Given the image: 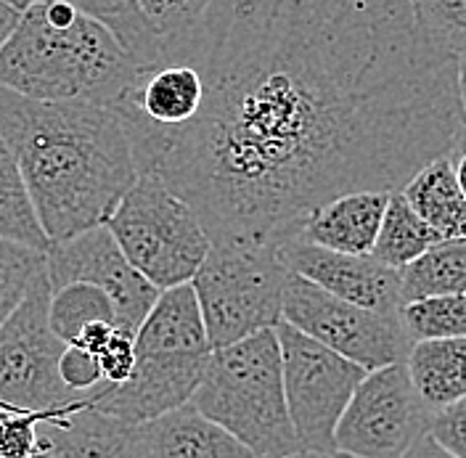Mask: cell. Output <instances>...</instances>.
Instances as JSON below:
<instances>
[{"mask_svg": "<svg viewBox=\"0 0 466 458\" xmlns=\"http://www.w3.org/2000/svg\"><path fill=\"white\" fill-rule=\"evenodd\" d=\"M165 51L197 64L202 109L133 138L136 162L212 241H294L323 204L403 191L464 144L456 58L416 0H212Z\"/></svg>", "mask_w": 466, "mask_h": 458, "instance_id": "obj_1", "label": "cell"}, {"mask_svg": "<svg viewBox=\"0 0 466 458\" xmlns=\"http://www.w3.org/2000/svg\"><path fill=\"white\" fill-rule=\"evenodd\" d=\"M0 133L51 244L106 226L141 178L122 115L109 104L32 101L0 87Z\"/></svg>", "mask_w": 466, "mask_h": 458, "instance_id": "obj_2", "label": "cell"}, {"mask_svg": "<svg viewBox=\"0 0 466 458\" xmlns=\"http://www.w3.org/2000/svg\"><path fill=\"white\" fill-rule=\"evenodd\" d=\"M138 64L115 35L66 0L22 11L0 48V87L32 101H93L116 107Z\"/></svg>", "mask_w": 466, "mask_h": 458, "instance_id": "obj_3", "label": "cell"}, {"mask_svg": "<svg viewBox=\"0 0 466 458\" xmlns=\"http://www.w3.org/2000/svg\"><path fill=\"white\" fill-rule=\"evenodd\" d=\"M212 352L194 287L167 289L136 331L133 373L122 384H109L93 408L136 427L188 405Z\"/></svg>", "mask_w": 466, "mask_h": 458, "instance_id": "obj_4", "label": "cell"}, {"mask_svg": "<svg viewBox=\"0 0 466 458\" xmlns=\"http://www.w3.org/2000/svg\"><path fill=\"white\" fill-rule=\"evenodd\" d=\"M191 405L255 458H287L299 451L276 329L215 350Z\"/></svg>", "mask_w": 466, "mask_h": 458, "instance_id": "obj_5", "label": "cell"}, {"mask_svg": "<svg viewBox=\"0 0 466 458\" xmlns=\"http://www.w3.org/2000/svg\"><path fill=\"white\" fill-rule=\"evenodd\" d=\"M289 276L284 244L258 239L212 241L191 281L212 350L276 329L284 321Z\"/></svg>", "mask_w": 466, "mask_h": 458, "instance_id": "obj_6", "label": "cell"}, {"mask_svg": "<svg viewBox=\"0 0 466 458\" xmlns=\"http://www.w3.org/2000/svg\"><path fill=\"white\" fill-rule=\"evenodd\" d=\"M106 229L127 262L159 291L191 284L212 249L197 212L151 172H141Z\"/></svg>", "mask_w": 466, "mask_h": 458, "instance_id": "obj_7", "label": "cell"}, {"mask_svg": "<svg viewBox=\"0 0 466 458\" xmlns=\"http://www.w3.org/2000/svg\"><path fill=\"white\" fill-rule=\"evenodd\" d=\"M51 291L43 270L22 305L0 326V405L5 408L46 413L90 402L72 395L58 376V358L66 344L51 329Z\"/></svg>", "mask_w": 466, "mask_h": 458, "instance_id": "obj_8", "label": "cell"}, {"mask_svg": "<svg viewBox=\"0 0 466 458\" xmlns=\"http://www.w3.org/2000/svg\"><path fill=\"white\" fill-rule=\"evenodd\" d=\"M284 321L366 371L406 363L413 347L400 313L345 302L294 273L284 289Z\"/></svg>", "mask_w": 466, "mask_h": 458, "instance_id": "obj_9", "label": "cell"}, {"mask_svg": "<svg viewBox=\"0 0 466 458\" xmlns=\"http://www.w3.org/2000/svg\"><path fill=\"white\" fill-rule=\"evenodd\" d=\"M284 361V390L299 451H334V432L366 379V369L281 321L276 326Z\"/></svg>", "mask_w": 466, "mask_h": 458, "instance_id": "obj_10", "label": "cell"}, {"mask_svg": "<svg viewBox=\"0 0 466 458\" xmlns=\"http://www.w3.org/2000/svg\"><path fill=\"white\" fill-rule=\"evenodd\" d=\"M435 411L424 402L406 363L366 373L334 432L337 451L355 458H403L432 427Z\"/></svg>", "mask_w": 466, "mask_h": 458, "instance_id": "obj_11", "label": "cell"}, {"mask_svg": "<svg viewBox=\"0 0 466 458\" xmlns=\"http://www.w3.org/2000/svg\"><path fill=\"white\" fill-rule=\"evenodd\" d=\"M46 273L51 289L80 281L106 291L115 305L116 326L133 337L162 294L127 262L106 226L54 241L46 252Z\"/></svg>", "mask_w": 466, "mask_h": 458, "instance_id": "obj_12", "label": "cell"}, {"mask_svg": "<svg viewBox=\"0 0 466 458\" xmlns=\"http://www.w3.org/2000/svg\"><path fill=\"white\" fill-rule=\"evenodd\" d=\"M284 260L294 276L345 302L379 313H400L403 308L400 270L381 265L371 255H342L294 239L284 244Z\"/></svg>", "mask_w": 466, "mask_h": 458, "instance_id": "obj_13", "label": "cell"}, {"mask_svg": "<svg viewBox=\"0 0 466 458\" xmlns=\"http://www.w3.org/2000/svg\"><path fill=\"white\" fill-rule=\"evenodd\" d=\"M133 458H255L191 402L133 427Z\"/></svg>", "mask_w": 466, "mask_h": 458, "instance_id": "obj_14", "label": "cell"}, {"mask_svg": "<svg viewBox=\"0 0 466 458\" xmlns=\"http://www.w3.org/2000/svg\"><path fill=\"white\" fill-rule=\"evenodd\" d=\"M133 424L101 413L90 402L54 411L40 422L35 458H133Z\"/></svg>", "mask_w": 466, "mask_h": 458, "instance_id": "obj_15", "label": "cell"}, {"mask_svg": "<svg viewBox=\"0 0 466 458\" xmlns=\"http://www.w3.org/2000/svg\"><path fill=\"white\" fill-rule=\"evenodd\" d=\"M390 194L360 191L323 204L299 230V241L342 255H371Z\"/></svg>", "mask_w": 466, "mask_h": 458, "instance_id": "obj_16", "label": "cell"}, {"mask_svg": "<svg viewBox=\"0 0 466 458\" xmlns=\"http://www.w3.org/2000/svg\"><path fill=\"white\" fill-rule=\"evenodd\" d=\"M403 197L419 218L442 236V241L466 239V194L451 154L416 172L403 188Z\"/></svg>", "mask_w": 466, "mask_h": 458, "instance_id": "obj_17", "label": "cell"}, {"mask_svg": "<svg viewBox=\"0 0 466 458\" xmlns=\"http://www.w3.org/2000/svg\"><path fill=\"white\" fill-rule=\"evenodd\" d=\"M406 366L413 387L435 413L466 398V337L413 342Z\"/></svg>", "mask_w": 466, "mask_h": 458, "instance_id": "obj_18", "label": "cell"}, {"mask_svg": "<svg viewBox=\"0 0 466 458\" xmlns=\"http://www.w3.org/2000/svg\"><path fill=\"white\" fill-rule=\"evenodd\" d=\"M0 239L32 247L37 252H48L51 239L40 226L35 204L27 191L22 168L0 133Z\"/></svg>", "mask_w": 466, "mask_h": 458, "instance_id": "obj_19", "label": "cell"}, {"mask_svg": "<svg viewBox=\"0 0 466 458\" xmlns=\"http://www.w3.org/2000/svg\"><path fill=\"white\" fill-rule=\"evenodd\" d=\"M440 241L442 236L419 218V212L408 204L403 191H395L390 194V204H387L371 258L387 268L403 270Z\"/></svg>", "mask_w": 466, "mask_h": 458, "instance_id": "obj_20", "label": "cell"}, {"mask_svg": "<svg viewBox=\"0 0 466 458\" xmlns=\"http://www.w3.org/2000/svg\"><path fill=\"white\" fill-rule=\"evenodd\" d=\"M400 281L403 305L427 297L466 294V239L435 244L430 252L400 270Z\"/></svg>", "mask_w": 466, "mask_h": 458, "instance_id": "obj_21", "label": "cell"}, {"mask_svg": "<svg viewBox=\"0 0 466 458\" xmlns=\"http://www.w3.org/2000/svg\"><path fill=\"white\" fill-rule=\"evenodd\" d=\"M80 14L96 19L119 40V46L133 56L138 66H146L162 56V37L148 25L141 0H66Z\"/></svg>", "mask_w": 466, "mask_h": 458, "instance_id": "obj_22", "label": "cell"}, {"mask_svg": "<svg viewBox=\"0 0 466 458\" xmlns=\"http://www.w3.org/2000/svg\"><path fill=\"white\" fill-rule=\"evenodd\" d=\"M51 329L64 344H75L83 329L90 323L106 321L116 323L115 305L106 291L93 284H66V287L51 291Z\"/></svg>", "mask_w": 466, "mask_h": 458, "instance_id": "obj_23", "label": "cell"}, {"mask_svg": "<svg viewBox=\"0 0 466 458\" xmlns=\"http://www.w3.org/2000/svg\"><path fill=\"white\" fill-rule=\"evenodd\" d=\"M400 321L413 342L466 337V294H445L406 302Z\"/></svg>", "mask_w": 466, "mask_h": 458, "instance_id": "obj_24", "label": "cell"}, {"mask_svg": "<svg viewBox=\"0 0 466 458\" xmlns=\"http://www.w3.org/2000/svg\"><path fill=\"white\" fill-rule=\"evenodd\" d=\"M46 270V252L0 239V326L27 297L35 279Z\"/></svg>", "mask_w": 466, "mask_h": 458, "instance_id": "obj_25", "label": "cell"}, {"mask_svg": "<svg viewBox=\"0 0 466 458\" xmlns=\"http://www.w3.org/2000/svg\"><path fill=\"white\" fill-rule=\"evenodd\" d=\"M419 22L445 54H466V0H416Z\"/></svg>", "mask_w": 466, "mask_h": 458, "instance_id": "obj_26", "label": "cell"}, {"mask_svg": "<svg viewBox=\"0 0 466 458\" xmlns=\"http://www.w3.org/2000/svg\"><path fill=\"white\" fill-rule=\"evenodd\" d=\"M212 0H141L148 25L157 29L162 43L183 40L202 25Z\"/></svg>", "mask_w": 466, "mask_h": 458, "instance_id": "obj_27", "label": "cell"}, {"mask_svg": "<svg viewBox=\"0 0 466 458\" xmlns=\"http://www.w3.org/2000/svg\"><path fill=\"white\" fill-rule=\"evenodd\" d=\"M58 376L64 382V387L77 395V398H86V401H96L106 387L109 382L104 379L101 371V363L93 352H87L77 344H66L61 358H58Z\"/></svg>", "mask_w": 466, "mask_h": 458, "instance_id": "obj_28", "label": "cell"}, {"mask_svg": "<svg viewBox=\"0 0 466 458\" xmlns=\"http://www.w3.org/2000/svg\"><path fill=\"white\" fill-rule=\"evenodd\" d=\"M430 434L440 445H445L451 453L466 458V398L437 411Z\"/></svg>", "mask_w": 466, "mask_h": 458, "instance_id": "obj_29", "label": "cell"}, {"mask_svg": "<svg viewBox=\"0 0 466 458\" xmlns=\"http://www.w3.org/2000/svg\"><path fill=\"white\" fill-rule=\"evenodd\" d=\"M104 379L109 384H122L127 382V376L133 373V363H136V337L116 329L112 342L104 347V352L98 355Z\"/></svg>", "mask_w": 466, "mask_h": 458, "instance_id": "obj_30", "label": "cell"}, {"mask_svg": "<svg viewBox=\"0 0 466 458\" xmlns=\"http://www.w3.org/2000/svg\"><path fill=\"white\" fill-rule=\"evenodd\" d=\"M119 329L116 323H106V321H98V323H90L83 329V334L77 337V347H83L87 352H93L96 358L104 352V347L112 342L115 331Z\"/></svg>", "mask_w": 466, "mask_h": 458, "instance_id": "obj_31", "label": "cell"}, {"mask_svg": "<svg viewBox=\"0 0 466 458\" xmlns=\"http://www.w3.org/2000/svg\"><path fill=\"white\" fill-rule=\"evenodd\" d=\"M403 458H459L456 453H451L445 445H440L435 437L427 432V434H421L410 448L406 451V456Z\"/></svg>", "mask_w": 466, "mask_h": 458, "instance_id": "obj_32", "label": "cell"}, {"mask_svg": "<svg viewBox=\"0 0 466 458\" xmlns=\"http://www.w3.org/2000/svg\"><path fill=\"white\" fill-rule=\"evenodd\" d=\"M19 16H22L19 8H14L8 0H0V48L5 46V40L11 37L14 27L19 25Z\"/></svg>", "mask_w": 466, "mask_h": 458, "instance_id": "obj_33", "label": "cell"}, {"mask_svg": "<svg viewBox=\"0 0 466 458\" xmlns=\"http://www.w3.org/2000/svg\"><path fill=\"white\" fill-rule=\"evenodd\" d=\"M456 80H459V101H461V115L466 125V54L456 58Z\"/></svg>", "mask_w": 466, "mask_h": 458, "instance_id": "obj_34", "label": "cell"}, {"mask_svg": "<svg viewBox=\"0 0 466 458\" xmlns=\"http://www.w3.org/2000/svg\"><path fill=\"white\" fill-rule=\"evenodd\" d=\"M287 458H355L350 456V453H345V451H297V453H291V456Z\"/></svg>", "mask_w": 466, "mask_h": 458, "instance_id": "obj_35", "label": "cell"}, {"mask_svg": "<svg viewBox=\"0 0 466 458\" xmlns=\"http://www.w3.org/2000/svg\"><path fill=\"white\" fill-rule=\"evenodd\" d=\"M453 157V162H456V175H459V183H461V188H464L466 194V146L464 148H459L456 154H451Z\"/></svg>", "mask_w": 466, "mask_h": 458, "instance_id": "obj_36", "label": "cell"}]
</instances>
